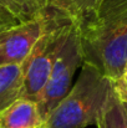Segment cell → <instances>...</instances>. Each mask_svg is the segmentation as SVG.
<instances>
[{"instance_id": "cell-7", "label": "cell", "mask_w": 127, "mask_h": 128, "mask_svg": "<svg viewBox=\"0 0 127 128\" xmlns=\"http://www.w3.org/2000/svg\"><path fill=\"white\" fill-rule=\"evenodd\" d=\"M47 8V0H0V26L13 28L38 18Z\"/></svg>"}, {"instance_id": "cell-8", "label": "cell", "mask_w": 127, "mask_h": 128, "mask_svg": "<svg viewBox=\"0 0 127 128\" xmlns=\"http://www.w3.org/2000/svg\"><path fill=\"white\" fill-rule=\"evenodd\" d=\"M26 60L18 65L0 66V112L20 98Z\"/></svg>"}, {"instance_id": "cell-3", "label": "cell", "mask_w": 127, "mask_h": 128, "mask_svg": "<svg viewBox=\"0 0 127 128\" xmlns=\"http://www.w3.org/2000/svg\"><path fill=\"white\" fill-rule=\"evenodd\" d=\"M82 62L84 52L81 39L79 29L76 24H74L56 56L50 77L38 101L39 111L45 122L50 112L70 91L74 75Z\"/></svg>"}, {"instance_id": "cell-13", "label": "cell", "mask_w": 127, "mask_h": 128, "mask_svg": "<svg viewBox=\"0 0 127 128\" xmlns=\"http://www.w3.org/2000/svg\"><path fill=\"white\" fill-rule=\"evenodd\" d=\"M123 74L127 75V61H126V64H125V67H123ZM123 74H122V75H123Z\"/></svg>"}, {"instance_id": "cell-2", "label": "cell", "mask_w": 127, "mask_h": 128, "mask_svg": "<svg viewBox=\"0 0 127 128\" xmlns=\"http://www.w3.org/2000/svg\"><path fill=\"white\" fill-rule=\"evenodd\" d=\"M49 6V5H47ZM50 19L49 25L36 42L30 56L26 58L24 82L20 97L30 98L38 103L46 82L50 77L56 56L60 52L74 22L49 6Z\"/></svg>"}, {"instance_id": "cell-9", "label": "cell", "mask_w": 127, "mask_h": 128, "mask_svg": "<svg viewBox=\"0 0 127 128\" xmlns=\"http://www.w3.org/2000/svg\"><path fill=\"white\" fill-rule=\"evenodd\" d=\"M101 0H47V5L79 25L98 6Z\"/></svg>"}, {"instance_id": "cell-14", "label": "cell", "mask_w": 127, "mask_h": 128, "mask_svg": "<svg viewBox=\"0 0 127 128\" xmlns=\"http://www.w3.org/2000/svg\"><path fill=\"white\" fill-rule=\"evenodd\" d=\"M123 106H125V110H126V113H127V104H125V103H123Z\"/></svg>"}, {"instance_id": "cell-6", "label": "cell", "mask_w": 127, "mask_h": 128, "mask_svg": "<svg viewBox=\"0 0 127 128\" xmlns=\"http://www.w3.org/2000/svg\"><path fill=\"white\" fill-rule=\"evenodd\" d=\"M45 121L39 106L30 98L20 97L0 112V128H41Z\"/></svg>"}, {"instance_id": "cell-1", "label": "cell", "mask_w": 127, "mask_h": 128, "mask_svg": "<svg viewBox=\"0 0 127 128\" xmlns=\"http://www.w3.org/2000/svg\"><path fill=\"white\" fill-rule=\"evenodd\" d=\"M112 90V81L96 66L82 62L76 84L55 106L45 128H86L96 124Z\"/></svg>"}, {"instance_id": "cell-11", "label": "cell", "mask_w": 127, "mask_h": 128, "mask_svg": "<svg viewBox=\"0 0 127 128\" xmlns=\"http://www.w3.org/2000/svg\"><path fill=\"white\" fill-rule=\"evenodd\" d=\"M112 90L118 97V100L122 103L127 104V75L123 74L117 80L112 81Z\"/></svg>"}, {"instance_id": "cell-15", "label": "cell", "mask_w": 127, "mask_h": 128, "mask_svg": "<svg viewBox=\"0 0 127 128\" xmlns=\"http://www.w3.org/2000/svg\"><path fill=\"white\" fill-rule=\"evenodd\" d=\"M41 128H45V126H44V127H41Z\"/></svg>"}, {"instance_id": "cell-4", "label": "cell", "mask_w": 127, "mask_h": 128, "mask_svg": "<svg viewBox=\"0 0 127 128\" xmlns=\"http://www.w3.org/2000/svg\"><path fill=\"white\" fill-rule=\"evenodd\" d=\"M76 26L84 62H90L110 36L127 29V0H101L96 10Z\"/></svg>"}, {"instance_id": "cell-5", "label": "cell", "mask_w": 127, "mask_h": 128, "mask_svg": "<svg viewBox=\"0 0 127 128\" xmlns=\"http://www.w3.org/2000/svg\"><path fill=\"white\" fill-rule=\"evenodd\" d=\"M50 19L49 6L35 19L9 28L0 38V66L23 64L45 32Z\"/></svg>"}, {"instance_id": "cell-12", "label": "cell", "mask_w": 127, "mask_h": 128, "mask_svg": "<svg viewBox=\"0 0 127 128\" xmlns=\"http://www.w3.org/2000/svg\"><path fill=\"white\" fill-rule=\"evenodd\" d=\"M8 29H9V28H4V26H0V38L3 36V34H4V32H5V31H6Z\"/></svg>"}, {"instance_id": "cell-10", "label": "cell", "mask_w": 127, "mask_h": 128, "mask_svg": "<svg viewBox=\"0 0 127 128\" xmlns=\"http://www.w3.org/2000/svg\"><path fill=\"white\" fill-rule=\"evenodd\" d=\"M97 128H127V113L123 103L111 90L97 118Z\"/></svg>"}]
</instances>
